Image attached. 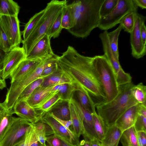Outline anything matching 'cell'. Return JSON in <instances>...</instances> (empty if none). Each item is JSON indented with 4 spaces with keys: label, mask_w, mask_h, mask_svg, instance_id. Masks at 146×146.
<instances>
[{
    "label": "cell",
    "mask_w": 146,
    "mask_h": 146,
    "mask_svg": "<svg viewBox=\"0 0 146 146\" xmlns=\"http://www.w3.org/2000/svg\"><path fill=\"white\" fill-rule=\"evenodd\" d=\"M6 52L0 48V70L2 69Z\"/></svg>",
    "instance_id": "obj_49"
},
{
    "label": "cell",
    "mask_w": 146,
    "mask_h": 146,
    "mask_svg": "<svg viewBox=\"0 0 146 146\" xmlns=\"http://www.w3.org/2000/svg\"><path fill=\"white\" fill-rule=\"evenodd\" d=\"M66 0H52L48 3L44 9V13L33 30L22 43L26 56L36 44L44 36L49 29L63 7L67 4Z\"/></svg>",
    "instance_id": "obj_4"
},
{
    "label": "cell",
    "mask_w": 146,
    "mask_h": 146,
    "mask_svg": "<svg viewBox=\"0 0 146 146\" xmlns=\"http://www.w3.org/2000/svg\"><path fill=\"white\" fill-rule=\"evenodd\" d=\"M92 62L105 92L106 102H110L117 96L119 91L113 70L104 54L92 57Z\"/></svg>",
    "instance_id": "obj_5"
},
{
    "label": "cell",
    "mask_w": 146,
    "mask_h": 146,
    "mask_svg": "<svg viewBox=\"0 0 146 146\" xmlns=\"http://www.w3.org/2000/svg\"><path fill=\"white\" fill-rule=\"evenodd\" d=\"M48 112L62 120L70 119V113L68 102L62 101L56 105Z\"/></svg>",
    "instance_id": "obj_24"
},
{
    "label": "cell",
    "mask_w": 146,
    "mask_h": 146,
    "mask_svg": "<svg viewBox=\"0 0 146 146\" xmlns=\"http://www.w3.org/2000/svg\"><path fill=\"white\" fill-rule=\"evenodd\" d=\"M133 126L136 132H146V117L138 114Z\"/></svg>",
    "instance_id": "obj_42"
},
{
    "label": "cell",
    "mask_w": 146,
    "mask_h": 146,
    "mask_svg": "<svg viewBox=\"0 0 146 146\" xmlns=\"http://www.w3.org/2000/svg\"><path fill=\"white\" fill-rule=\"evenodd\" d=\"M70 113V119L72 122L73 131L75 137L78 139L84 134V131L81 116L71 99L68 102Z\"/></svg>",
    "instance_id": "obj_21"
},
{
    "label": "cell",
    "mask_w": 146,
    "mask_h": 146,
    "mask_svg": "<svg viewBox=\"0 0 146 146\" xmlns=\"http://www.w3.org/2000/svg\"><path fill=\"white\" fill-rule=\"evenodd\" d=\"M138 7L133 0H118L115 7L108 15L101 18L98 27L107 31L115 27L122 18L133 11H137Z\"/></svg>",
    "instance_id": "obj_7"
},
{
    "label": "cell",
    "mask_w": 146,
    "mask_h": 146,
    "mask_svg": "<svg viewBox=\"0 0 146 146\" xmlns=\"http://www.w3.org/2000/svg\"><path fill=\"white\" fill-rule=\"evenodd\" d=\"M30 146H43L40 143L39 141L36 142L32 144Z\"/></svg>",
    "instance_id": "obj_55"
},
{
    "label": "cell",
    "mask_w": 146,
    "mask_h": 146,
    "mask_svg": "<svg viewBox=\"0 0 146 146\" xmlns=\"http://www.w3.org/2000/svg\"><path fill=\"white\" fill-rule=\"evenodd\" d=\"M137 11H133L124 16L120 21L119 24L124 31L130 33L132 31L135 24V15Z\"/></svg>",
    "instance_id": "obj_34"
},
{
    "label": "cell",
    "mask_w": 146,
    "mask_h": 146,
    "mask_svg": "<svg viewBox=\"0 0 146 146\" xmlns=\"http://www.w3.org/2000/svg\"><path fill=\"white\" fill-rule=\"evenodd\" d=\"M72 19L70 11L68 4L65 5L62 9L61 27L62 29L67 30L71 27Z\"/></svg>",
    "instance_id": "obj_41"
},
{
    "label": "cell",
    "mask_w": 146,
    "mask_h": 146,
    "mask_svg": "<svg viewBox=\"0 0 146 146\" xmlns=\"http://www.w3.org/2000/svg\"><path fill=\"white\" fill-rule=\"evenodd\" d=\"M117 1L118 0H104L100 9L101 18L110 13L116 6Z\"/></svg>",
    "instance_id": "obj_39"
},
{
    "label": "cell",
    "mask_w": 146,
    "mask_h": 146,
    "mask_svg": "<svg viewBox=\"0 0 146 146\" xmlns=\"http://www.w3.org/2000/svg\"><path fill=\"white\" fill-rule=\"evenodd\" d=\"M90 146H102L101 142L96 139L88 140Z\"/></svg>",
    "instance_id": "obj_50"
},
{
    "label": "cell",
    "mask_w": 146,
    "mask_h": 146,
    "mask_svg": "<svg viewBox=\"0 0 146 146\" xmlns=\"http://www.w3.org/2000/svg\"><path fill=\"white\" fill-rule=\"evenodd\" d=\"M38 141L43 146L46 145V124L40 121L33 124Z\"/></svg>",
    "instance_id": "obj_38"
},
{
    "label": "cell",
    "mask_w": 146,
    "mask_h": 146,
    "mask_svg": "<svg viewBox=\"0 0 146 146\" xmlns=\"http://www.w3.org/2000/svg\"><path fill=\"white\" fill-rule=\"evenodd\" d=\"M104 0H80L68 4L72 19L68 31L74 36L82 38L88 36L98 27L101 18L100 11Z\"/></svg>",
    "instance_id": "obj_2"
},
{
    "label": "cell",
    "mask_w": 146,
    "mask_h": 146,
    "mask_svg": "<svg viewBox=\"0 0 146 146\" xmlns=\"http://www.w3.org/2000/svg\"><path fill=\"white\" fill-rule=\"evenodd\" d=\"M132 93L138 104L146 106V86L141 82L133 87Z\"/></svg>",
    "instance_id": "obj_32"
},
{
    "label": "cell",
    "mask_w": 146,
    "mask_h": 146,
    "mask_svg": "<svg viewBox=\"0 0 146 146\" xmlns=\"http://www.w3.org/2000/svg\"><path fill=\"white\" fill-rule=\"evenodd\" d=\"M40 121L48 125L52 129L53 134L56 137L67 143L73 145L66 129L48 113L45 114L42 117Z\"/></svg>",
    "instance_id": "obj_15"
},
{
    "label": "cell",
    "mask_w": 146,
    "mask_h": 146,
    "mask_svg": "<svg viewBox=\"0 0 146 146\" xmlns=\"http://www.w3.org/2000/svg\"><path fill=\"white\" fill-rule=\"evenodd\" d=\"M59 56L43 60L35 68L21 76L11 84L6 95L4 101L8 108L13 109L14 105L23 90L29 84L40 78H42V72L46 67L50 63L57 61Z\"/></svg>",
    "instance_id": "obj_6"
},
{
    "label": "cell",
    "mask_w": 146,
    "mask_h": 146,
    "mask_svg": "<svg viewBox=\"0 0 146 146\" xmlns=\"http://www.w3.org/2000/svg\"><path fill=\"white\" fill-rule=\"evenodd\" d=\"M59 84L47 87L42 86L36 88L26 100L28 104L34 108H36L51 92L53 88Z\"/></svg>",
    "instance_id": "obj_20"
},
{
    "label": "cell",
    "mask_w": 146,
    "mask_h": 146,
    "mask_svg": "<svg viewBox=\"0 0 146 146\" xmlns=\"http://www.w3.org/2000/svg\"><path fill=\"white\" fill-rule=\"evenodd\" d=\"M120 139L123 146H139L133 126L123 131Z\"/></svg>",
    "instance_id": "obj_25"
},
{
    "label": "cell",
    "mask_w": 146,
    "mask_h": 146,
    "mask_svg": "<svg viewBox=\"0 0 146 146\" xmlns=\"http://www.w3.org/2000/svg\"><path fill=\"white\" fill-rule=\"evenodd\" d=\"M46 146H61V140L54 135L46 137Z\"/></svg>",
    "instance_id": "obj_44"
},
{
    "label": "cell",
    "mask_w": 146,
    "mask_h": 146,
    "mask_svg": "<svg viewBox=\"0 0 146 146\" xmlns=\"http://www.w3.org/2000/svg\"><path fill=\"white\" fill-rule=\"evenodd\" d=\"M122 131L114 125L108 127L105 135L101 141L102 146H118Z\"/></svg>",
    "instance_id": "obj_22"
},
{
    "label": "cell",
    "mask_w": 146,
    "mask_h": 146,
    "mask_svg": "<svg viewBox=\"0 0 146 146\" xmlns=\"http://www.w3.org/2000/svg\"><path fill=\"white\" fill-rule=\"evenodd\" d=\"M7 87L5 80L2 79L0 76V90H2Z\"/></svg>",
    "instance_id": "obj_51"
},
{
    "label": "cell",
    "mask_w": 146,
    "mask_h": 146,
    "mask_svg": "<svg viewBox=\"0 0 146 146\" xmlns=\"http://www.w3.org/2000/svg\"><path fill=\"white\" fill-rule=\"evenodd\" d=\"M0 23L8 36L12 48L19 46L23 40L18 16L0 15Z\"/></svg>",
    "instance_id": "obj_10"
},
{
    "label": "cell",
    "mask_w": 146,
    "mask_h": 146,
    "mask_svg": "<svg viewBox=\"0 0 146 146\" xmlns=\"http://www.w3.org/2000/svg\"><path fill=\"white\" fill-rule=\"evenodd\" d=\"M42 60L27 59L23 60L9 76L11 84L21 76L36 68Z\"/></svg>",
    "instance_id": "obj_18"
},
{
    "label": "cell",
    "mask_w": 146,
    "mask_h": 146,
    "mask_svg": "<svg viewBox=\"0 0 146 146\" xmlns=\"http://www.w3.org/2000/svg\"><path fill=\"white\" fill-rule=\"evenodd\" d=\"M71 100L81 117L84 131L83 136L84 139L98 140L94 128L92 113L83 108L76 99L73 98Z\"/></svg>",
    "instance_id": "obj_13"
},
{
    "label": "cell",
    "mask_w": 146,
    "mask_h": 146,
    "mask_svg": "<svg viewBox=\"0 0 146 146\" xmlns=\"http://www.w3.org/2000/svg\"><path fill=\"white\" fill-rule=\"evenodd\" d=\"M58 92L40 107L35 109L36 110H39L40 111V114L42 117L56 105L63 101Z\"/></svg>",
    "instance_id": "obj_33"
},
{
    "label": "cell",
    "mask_w": 146,
    "mask_h": 146,
    "mask_svg": "<svg viewBox=\"0 0 146 146\" xmlns=\"http://www.w3.org/2000/svg\"><path fill=\"white\" fill-rule=\"evenodd\" d=\"M145 21H143L141 26L140 32L143 43L146 46V27L145 23Z\"/></svg>",
    "instance_id": "obj_46"
},
{
    "label": "cell",
    "mask_w": 146,
    "mask_h": 146,
    "mask_svg": "<svg viewBox=\"0 0 146 146\" xmlns=\"http://www.w3.org/2000/svg\"><path fill=\"white\" fill-rule=\"evenodd\" d=\"M145 16L137 12L133 29L130 33L131 54L136 59L142 58L146 54V46L143 43L140 32L141 25L143 21H145Z\"/></svg>",
    "instance_id": "obj_9"
},
{
    "label": "cell",
    "mask_w": 146,
    "mask_h": 146,
    "mask_svg": "<svg viewBox=\"0 0 146 146\" xmlns=\"http://www.w3.org/2000/svg\"><path fill=\"white\" fill-rule=\"evenodd\" d=\"M138 114L146 117V106L139 104Z\"/></svg>",
    "instance_id": "obj_47"
},
{
    "label": "cell",
    "mask_w": 146,
    "mask_h": 146,
    "mask_svg": "<svg viewBox=\"0 0 146 146\" xmlns=\"http://www.w3.org/2000/svg\"><path fill=\"white\" fill-rule=\"evenodd\" d=\"M61 146H77L73 145H70V144L67 143L62 140H61Z\"/></svg>",
    "instance_id": "obj_53"
},
{
    "label": "cell",
    "mask_w": 146,
    "mask_h": 146,
    "mask_svg": "<svg viewBox=\"0 0 146 146\" xmlns=\"http://www.w3.org/2000/svg\"><path fill=\"white\" fill-rule=\"evenodd\" d=\"M58 90L62 100L68 102L73 98L74 92L78 90L72 83H64L60 85Z\"/></svg>",
    "instance_id": "obj_29"
},
{
    "label": "cell",
    "mask_w": 146,
    "mask_h": 146,
    "mask_svg": "<svg viewBox=\"0 0 146 146\" xmlns=\"http://www.w3.org/2000/svg\"><path fill=\"white\" fill-rule=\"evenodd\" d=\"M2 71V69L0 70V76H1V73Z\"/></svg>",
    "instance_id": "obj_56"
},
{
    "label": "cell",
    "mask_w": 146,
    "mask_h": 146,
    "mask_svg": "<svg viewBox=\"0 0 146 146\" xmlns=\"http://www.w3.org/2000/svg\"><path fill=\"white\" fill-rule=\"evenodd\" d=\"M71 83L63 73L58 69V71L55 73L44 78L41 86L45 87L57 84Z\"/></svg>",
    "instance_id": "obj_27"
},
{
    "label": "cell",
    "mask_w": 146,
    "mask_h": 146,
    "mask_svg": "<svg viewBox=\"0 0 146 146\" xmlns=\"http://www.w3.org/2000/svg\"><path fill=\"white\" fill-rule=\"evenodd\" d=\"M133 1L137 7L142 9L146 8V0H133Z\"/></svg>",
    "instance_id": "obj_48"
},
{
    "label": "cell",
    "mask_w": 146,
    "mask_h": 146,
    "mask_svg": "<svg viewBox=\"0 0 146 146\" xmlns=\"http://www.w3.org/2000/svg\"><path fill=\"white\" fill-rule=\"evenodd\" d=\"M14 114L13 109H9L5 101L0 102V141L12 123Z\"/></svg>",
    "instance_id": "obj_19"
},
{
    "label": "cell",
    "mask_w": 146,
    "mask_h": 146,
    "mask_svg": "<svg viewBox=\"0 0 146 146\" xmlns=\"http://www.w3.org/2000/svg\"><path fill=\"white\" fill-rule=\"evenodd\" d=\"M79 146H90L88 140H83L80 142Z\"/></svg>",
    "instance_id": "obj_52"
},
{
    "label": "cell",
    "mask_w": 146,
    "mask_h": 146,
    "mask_svg": "<svg viewBox=\"0 0 146 146\" xmlns=\"http://www.w3.org/2000/svg\"><path fill=\"white\" fill-rule=\"evenodd\" d=\"M57 61L50 63L44 68L41 75L42 78L47 77L58 71V67Z\"/></svg>",
    "instance_id": "obj_43"
},
{
    "label": "cell",
    "mask_w": 146,
    "mask_h": 146,
    "mask_svg": "<svg viewBox=\"0 0 146 146\" xmlns=\"http://www.w3.org/2000/svg\"><path fill=\"white\" fill-rule=\"evenodd\" d=\"M25 57V51L22 47H15L6 52L1 73V78L5 80L9 78L11 74Z\"/></svg>",
    "instance_id": "obj_11"
},
{
    "label": "cell",
    "mask_w": 146,
    "mask_h": 146,
    "mask_svg": "<svg viewBox=\"0 0 146 146\" xmlns=\"http://www.w3.org/2000/svg\"><path fill=\"white\" fill-rule=\"evenodd\" d=\"M50 39L47 35L44 36L33 47L25 59L43 60L56 56L52 49Z\"/></svg>",
    "instance_id": "obj_12"
},
{
    "label": "cell",
    "mask_w": 146,
    "mask_h": 146,
    "mask_svg": "<svg viewBox=\"0 0 146 146\" xmlns=\"http://www.w3.org/2000/svg\"><path fill=\"white\" fill-rule=\"evenodd\" d=\"M60 84H58L54 87L51 90V92L57 91L58 90L59 85Z\"/></svg>",
    "instance_id": "obj_54"
},
{
    "label": "cell",
    "mask_w": 146,
    "mask_h": 146,
    "mask_svg": "<svg viewBox=\"0 0 146 146\" xmlns=\"http://www.w3.org/2000/svg\"><path fill=\"white\" fill-rule=\"evenodd\" d=\"M37 141H38V139L33 124H32L23 140L15 146H30Z\"/></svg>",
    "instance_id": "obj_36"
},
{
    "label": "cell",
    "mask_w": 146,
    "mask_h": 146,
    "mask_svg": "<svg viewBox=\"0 0 146 146\" xmlns=\"http://www.w3.org/2000/svg\"><path fill=\"white\" fill-rule=\"evenodd\" d=\"M94 126L97 138L99 141L104 137L108 128L97 112L92 113Z\"/></svg>",
    "instance_id": "obj_28"
},
{
    "label": "cell",
    "mask_w": 146,
    "mask_h": 146,
    "mask_svg": "<svg viewBox=\"0 0 146 146\" xmlns=\"http://www.w3.org/2000/svg\"><path fill=\"white\" fill-rule=\"evenodd\" d=\"M131 82L119 86V93L112 100L96 106L97 113L108 127L115 125L120 116L130 107L138 104L132 93Z\"/></svg>",
    "instance_id": "obj_3"
},
{
    "label": "cell",
    "mask_w": 146,
    "mask_h": 146,
    "mask_svg": "<svg viewBox=\"0 0 146 146\" xmlns=\"http://www.w3.org/2000/svg\"><path fill=\"white\" fill-rule=\"evenodd\" d=\"M13 109L15 113L19 117L32 124L40 121L42 116L35 109L31 106L26 100H17Z\"/></svg>",
    "instance_id": "obj_14"
},
{
    "label": "cell",
    "mask_w": 146,
    "mask_h": 146,
    "mask_svg": "<svg viewBox=\"0 0 146 146\" xmlns=\"http://www.w3.org/2000/svg\"><path fill=\"white\" fill-rule=\"evenodd\" d=\"M139 146H146V132L136 131Z\"/></svg>",
    "instance_id": "obj_45"
},
{
    "label": "cell",
    "mask_w": 146,
    "mask_h": 146,
    "mask_svg": "<svg viewBox=\"0 0 146 146\" xmlns=\"http://www.w3.org/2000/svg\"><path fill=\"white\" fill-rule=\"evenodd\" d=\"M76 92L78 101L83 108L92 113L96 112V105L90 96L80 90Z\"/></svg>",
    "instance_id": "obj_30"
},
{
    "label": "cell",
    "mask_w": 146,
    "mask_h": 146,
    "mask_svg": "<svg viewBox=\"0 0 146 146\" xmlns=\"http://www.w3.org/2000/svg\"><path fill=\"white\" fill-rule=\"evenodd\" d=\"M108 32L104 31L99 35L103 46L104 55L111 64L116 76L123 73L124 70L120 64L119 61L114 58L109 44L108 36Z\"/></svg>",
    "instance_id": "obj_16"
},
{
    "label": "cell",
    "mask_w": 146,
    "mask_h": 146,
    "mask_svg": "<svg viewBox=\"0 0 146 146\" xmlns=\"http://www.w3.org/2000/svg\"><path fill=\"white\" fill-rule=\"evenodd\" d=\"M139 104L127 109L117 119L115 125L122 131L133 126L138 115Z\"/></svg>",
    "instance_id": "obj_17"
},
{
    "label": "cell",
    "mask_w": 146,
    "mask_h": 146,
    "mask_svg": "<svg viewBox=\"0 0 146 146\" xmlns=\"http://www.w3.org/2000/svg\"><path fill=\"white\" fill-rule=\"evenodd\" d=\"M44 11V9L35 14L25 24L23 30L21 32L23 36V40H25L33 30L43 15Z\"/></svg>",
    "instance_id": "obj_31"
},
{
    "label": "cell",
    "mask_w": 146,
    "mask_h": 146,
    "mask_svg": "<svg viewBox=\"0 0 146 146\" xmlns=\"http://www.w3.org/2000/svg\"><path fill=\"white\" fill-rule=\"evenodd\" d=\"M32 124L19 117H14L12 123L0 141V146H15L20 142Z\"/></svg>",
    "instance_id": "obj_8"
},
{
    "label": "cell",
    "mask_w": 146,
    "mask_h": 146,
    "mask_svg": "<svg viewBox=\"0 0 146 146\" xmlns=\"http://www.w3.org/2000/svg\"><path fill=\"white\" fill-rule=\"evenodd\" d=\"M62 10L58 16L49 29L47 35L51 39L58 37L63 29L61 27Z\"/></svg>",
    "instance_id": "obj_37"
},
{
    "label": "cell",
    "mask_w": 146,
    "mask_h": 146,
    "mask_svg": "<svg viewBox=\"0 0 146 146\" xmlns=\"http://www.w3.org/2000/svg\"><path fill=\"white\" fill-rule=\"evenodd\" d=\"M0 48L5 52H8L12 48L8 36L0 23Z\"/></svg>",
    "instance_id": "obj_40"
},
{
    "label": "cell",
    "mask_w": 146,
    "mask_h": 146,
    "mask_svg": "<svg viewBox=\"0 0 146 146\" xmlns=\"http://www.w3.org/2000/svg\"><path fill=\"white\" fill-rule=\"evenodd\" d=\"M92 57L80 54L69 46L59 56L58 69L77 88L90 96L96 105L106 103L105 92L92 64Z\"/></svg>",
    "instance_id": "obj_1"
},
{
    "label": "cell",
    "mask_w": 146,
    "mask_h": 146,
    "mask_svg": "<svg viewBox=\"0 0 146 146\" xmlns=\"http://www.w3.org/2000/svg\"><path fill=\"white\" fill-rule=\"evenodd\" d=\"M122 29V26H119L114 30L108 33V36L110 46L115 58L119 61V52L118 46V37Z\"/></svg>",
    "instance_id": "obj_26"
},
{
    "label": "cell",
    "mask_w": 146,
    "mask_h": 146,
    "mask_svg": "<svg viewBox=\"0 0 146 146\" xmlns=\"http://www.w3.org/2000/svg\"><path fill=\"white\" fill-rule=\"evenodd\" d=\"M44 78H40L29 84L22 91L17 100H26L36 88L41 86Z\"/></svg>",
    "instance_id": "obj_35"
},
{
    "label": "cell",
    "mask_w": 146,
    "mask_h": 146,
    "mask_svg": "<svg viewBox=\"0 0 146 146\" xmlns=\"http://www.w3.org/2000/svg\"><path fill=\"white\" fill-rule=\"evenodd\" d=\"M20 9L18 4L12 0H0V15L18 16Z\"/></svg>",
    "instance_id": "obj_23"
}]
</instances>
